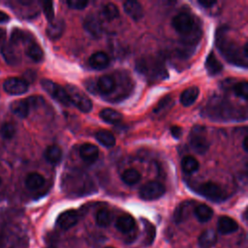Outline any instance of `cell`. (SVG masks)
<instances>
[{"instance_id":"4","label":"cell","mask_w":248,"mask_h":248,"mask_svg":"<svg viewBox=\"0 0 248 248\" xmlns=\"http://www.w3.org/2000/svg\"><path fill=\"white\" fill-rule=\"evenodd\" d=\"M66 92L70 98L71 104L75 105L80 111L89 112L92 108V102L88 96L75 85H67Z\"/></svg>"},{"instance_id":"5","label":"cell","mask_w":248,"mask_h":248,"mask_svg":"<svg viewBox=\"0 0 248 248\" xmlns=\"http://www.w3.org/2000/svg\"><path fill=\"white\" fill-rule=\"evenodd\" d=\"M189 142L194 151L199 154L205 153L209 148V142L205 136V131L202 126L196 125L192 128Z\"/></svg>"},{"instance_id":"45","label":"cell","mask_w":248,"mask_h":248,"mask_svg":"<svg viewBox=\"0 0 248 248\" xmlns=\"http://www.w3.org/2000/svg\"><path fill=\"white\" fill-rule=\"evenodd\" d=\"M105 248H113V247H105Z\"/></svg>"},{"instance_id":"14","label":"cell","mask_w":248,"mask_h":248,"mask_svg":"<svg viewBox=\"0 0 248 248\" xmlns=\"http://www.w3.org/2000/svg\"><path fill=\"white\" fill-rule=\"evenodd\" d=\"M124 12L134 20H140L143 16L142 6L134 0H127L123 3Z\"/></svg>"},{"instance_id":"33","label":"cell","mask_w":248,"mask_h":248,"mask_svg":"<svg viewBox=\"0 0 248 248\" xmlns=\"http://www.w3.org/2000/svg\"><path fill=\"white\" fill-rule=\"evenodd\" d=\"M111 213L108 209H100L96 213V223L100 227H108L111 222Z\"/></svg>"},{"instance_id":"22","label":"cell","mask_w":248,"mask_h":248,"mask_svg":"<svg viewBox=\"0 0 248 248\" xmlns=\"http://www.w3.org/2000/svg\"><path fill=\"white\" fill-rule=\"evenodd\" d=\"M30 107L26 100H17L11 104V110L19 118H25L29 114Z\"/></svg>"},{"instance_id":"18","label":"cell","mask_w":248,"mask_h":248,"mask_svg":"<svg viewBox=\"0 0 248 248\" xmlns=\"http://www.w3.org/2000/svg\"><path fill=\"white\" fill-rule=\"evenodd\" d=\"M217 239V232L212 229H207L199 236V245L201 248H211L216 244Z\"/></svg>"},{"instance_id":"2","label":"cell","mask_w":248,"mask_h":248,"mask_svg":"<svg viewBox=\"0 0 248 248\" xmlns=\"http://www.w3.org/2000/svg\"><path fill=\"white\" fill-rule=\"evenodd\" d=\"M171 25L182 36L184 46H195L200 40L201 28L190 13L185 11L178 13L172 18Z\"/></svg>"},{"instance_id":"28","label":"cell","mask_w":248,"mask_h":248,"mask_svg":"<svg viewBox=\"0 0 248 248\" xmlns=\"http://www.w3.org/2000/svg\"><path fill=\"white\" fill-rule=\"evenodd\" d=\"M96 140L105 147H112L115 144V138L113 134L108 130H100L95 135Z\"/></svg>"},{"instance_id":"25","label":"cell","mask_w":248,"mask_h":248,"mask_svg":"<svg viewBox=\"0 0 248 248\" xmlns=\"http://www.w3.org/2000/svg\"><path fill=\"white\" fill-rule=\"evenodd\" d=\"M100 117L107 123H109V124H117L119 123L123 116L120 112H118L117 110L115 109H112V108H104L103 110H101L100 112Z\"/></svg>"},{"instance_id":"19","label":"cell","mask_w":248,"mask_h":248,"mask_svg":"<svg viewBox=\"0 0 248 248\" xmlns=\"http://www.w3.org/2000/svg\"><path fill=\"white\" fill-rule=\"evenodd\" d=\"M116 86L115 80L113 79L112 77L110 76H102L97 82V88L102 94H110L111 92L114 91Z\"/></svg>"},{"instance_id":"29","label":"cell","mask_w":248,"mask_h":248,"mask_svg":"<svg viewBox=\"0 0 248 248\" xmlns=\"http://www.w3.org/2000/svg\"><path fill=\"white\" fill-rule=\"evenodd\" d=\"M199 162L193 156H186L181 161L182 170L187 174H192L199 170Z\"/></svg>"},{"instance_id":"3","label":"cell","mask_w":248,"mask_h":248,"mask_svg":"<svg viewBox=\"0 0 248 248\" xmlns=\"http://www.w3.org/2000/svg\"><path fill=\"white\" fill-rule=\"evenodd\" d=\"M205 114L214 120H246V110L236 108L227 100L219 98L208 103L205 108Z\"/></svg>"},{"instance_id":"9","label":"cell","mask_w":248,"mask_h":248,"mask_svg":"<svg viewBox=\"0 0 248 248\" xmlns=\"http://www.w3.org/2000/svg\"><path fill=\"white\" fill-rule=\"evenodd\" d=\"M4 90L11 95H21L28 90V83L18 78H10L4 81Z\"/></svg>"},{"instance_id":"20","label":"cell","mask_w":248,"mask_h":248,"mask_svg":"<svg viewBox=\"0 0 248 248\" xmlns=\"http://www.w3.org/2000/svg\"><path fill=\"white\" fill-rule=\"evenodd\" d=\"M200 89L197 86H191L185 89L180 95V103L184 107H189L195 103L197 98L199 97Z\"/></svg>"},{"instance_id":"37","label":"cell","mask_w":248,"mask_h":248,"mask_svg":"<svg viewBox=\"0 0 248 248\" xmlns=\"http://www.w3.org/2000/svg\"><path fill=\"white\" fill-rule=\"evenodd\" d=\"M43 11L44 14L48 20V22L52 21L55 16H54V9H53V3L51 1H45L43 3Z\"/></svg>"},{"instance_id":"35","label":"cell","mask_w":248,"mask_h":248,"mask_svg":"<svg viewBox=\"0 0 248 248\" xmlns=\"http://www.w3.org/2000/svg\"><path fill=\"white\" fill-rule=\"evenodd\" d=\"M1 135L4 139L6 140H10L12 139L15 135H16V126L11 123V122H6L2 125L1 127Z\"/></svg>"},{"instance_id":"32","label":"cell","mask_w":248,"mask_h":248,"mask_svg":"<svg viewBox=\"0 0 248 248\" xmlns=\"http://www.w3.org/2000/svg\"><path fill=\"white\" fill-rule=\"evenodd\" d=\"M2 54L4 59L9 63V64H16L18 61V56L17 53L16 52L14 46L12 44L10 45H5L2 46Z\"/></svg>"},{"instance_id":"31","label":"cell","mask_w":248,"mask_h":248,"mask_svg":"<svg viewBox=\"0 0 248 248\" xmlns=\"http://www.w3.org/2000/svg\"><path fill=\"white\" fill-rule=\"evenodd\" d=\"M143 226H144V237H143V244L144 245H151L152 242L155 239L156 235V230L155 227L148 221L143 220Z\"/></svg>"},{"instance_id":"36","label":"cell","mask_w":248,"mask_h":248,"mask_svg":"<svg viewBox=\"0 0 248 248\" xmlns=\"http://www.w3.org/2000/svg\"><path fill=\"white\" fill-rule=\"evenodd\" d=\"M233 91H234V94L243 99L244 101L247 100V94H248V84L246 81H241V82H238L235 84L234 88H233Z\"/></svg>"},{"instance_id":"6","label":"cell","mask_w":248,"mask_h":248,"mask_svg":"<svg viewBox=\"0 0 248 248\" xmlns=\"http://www.w3.org/2000/svg\"><path fill=\"white\" fill-rule=\"evenodd\" d=\"M41 85L53 99H55L63 106L69 107L71 105V101L66 90L57 83L53 82L52 80L45 78L41 81Z\"/></svg>"},{"instance_id":"10","label":"cell","mask_w":248,"mask_h":248,"mask_svg":"<svg viewBox=\"0 0 248 248\" xmlns=\"http://www.w3.org/2000/svg\"><path fill=\"white\" fill-rule=\"evenodd\" d=\"M78 222V214L76 210H66L62 212L56 221L57 226L62 230H69Z\"/></svg>"},{"instance_id":"42","label":"cell","mask_w":248,"mask_h":248,"mask_svg":"<svg viewBox=\"0 0 248 248\" xmlns=\"http://www.w3.org/2000/svg\"><path fill=\"white\" fill-rule=\"evenodd\" d=\"M242 148L245 152L248 151V138L246 136L242 140Z\"/></svg>"},{"instance_id":"7","label":"cell","mask_w":248,"mask_h":248,"mask_svg":"<svg viewBox=\"0 0 248 248\" xmlns=\"http://www.w3.org/2000/svg\"><path fill=\"white\" fill-rule=\"evenodd\" d=\"M166 192L165 186L157 181H149L141 186L139 195L144 201H154L161 198Z\"/></svg>"},{"instance_id":"41","label":"cell","mask_w":248,"mask_h":248,"mask_svg":"<svg viewBox=\"0 0 248 248\" xmlns=\"http://www.w3.org/2000/svg\"><path fill=\"white\" fill-rule=\"evenodd\" d=\"M9 19H10L9 16H8L7 14H5L4 12H1V11H0V23L7 22Z\"/></svg>"},{"instance_id":"17","label":"cell","mask_w":248,"mask_h":248,"mask_svg":"<svg viewBox=\"0 0 248 248\" xmlns=\"http://www.w3.org/2000/svg\"><path fill=\"white\" fill-rule=\"evenodd\" d=\"M135 227H136L135 219L129 214L120 216L115 222V228L123 233H129L133 232L135 230Z\"/></svg>"},{"instance_id":"27","label":"cell","mask_w":248,"mask_h":248,"mask_svg":"<svg viewBox=\"0 0 248 248\" xmlns=\"http://www.w3.org/2000/svg\"><path fill=\"white\" fill-rule=\"evenodd\" d=\"M26 54L30 59H32L35 62H41L44 58V51L41 48L39 45L36 43L30 41L27 43V47H26Z\"/></svg>"},{"instance_id":"1","label":"cell","mask_w":248,"mask_h":248,"mask_svg":"<svg viewBox=\"0 0 248 248\" xmlns=\"http://www.w3.org/2000/svg\"><path fill=\"white\" fill-rule=\"evenodd\" d=\"M215 44L222 56L231 64L247 68L248 44L239 46L230 35L226 27H221L216 32Z\"/></svg>"},{"instance_id":"26","label":"cell","mask_w":248,"mask_h":248,"mask_svg":"<svg viewBox=\"0 0 248 248\" xmlns=\"http://www.w3.org/2000/svg\"><path fill=\"white\" fill-rule=\"evenodd\" d=\"M194 214H195L196 218L198 219V221L204 223L211 219V217L213 215V210L208 205L202 203V204H199L195 207Z\"/></svg>"},{"instance_id":"13","label":"cell","mask_w":248,"mask_h":248,"mask_svg":"<svg viewBox=\"0 0 248 248\" xmlns=\"http://www.w3.org/2000/svg\"><path fill=\"white\" fill-rule=\"evenodd\" d=\"M217 230L222 234H230L238 230V224L229 216H221L217 223Z\"/></svg>"},{"instance_id":"12","label":"cell","mask_w":248,"mask_h":248,"mask_svg":"<svg viewBox=\"0 0 248 248\" xmlns=\"http://www.w3.org/2000/svg\"><path fill=\"white\" fill-rule=\"evenodd\" d=\"M84 29L93 37L99 38L102 34V24L99 18L94 15H89L83 21Z\"/></svg>"},{"instance_id":"15","label":"cell","mask_w":248,"mask_h":248,"mask_svg":"<svg viewBox=\"0 0 248 248\" xmlns=\"http://www.w3.org/2000/svg\"><path fill=\"white\" fill-rule=\"evenodd\" d=\"M79 156L84 162L94 163L99 156L98 147L89 142L83 143L79 147Z\"/></svg>"},{"instance_id":"8","label":"cell","mask_w":248,"mask_h":248,"mask_svg":"<svg viewBox=\"0 0 248 248\" xmlns=\"http://www.w3.org/2000/svg\"><path fill=\"white\" fill-rule=\"evenodd\" d=\"M199 193L205 199L212 202H222L226 199L225 192L222 190V188L218 184L211 181L201 184L199 187Z\"/></svg>"},{"instance_id":"34","label":"cell","mask_w":248,"mask_h":248,"mask_svg":"<svg viewBox=\"0 0 248 248\" xmlns=\"http://www.w3.org/2000/svg\"><path fill=\"white\" fill-rule=\"evenodd\" d=\"M103 14L107 19L112 20V19H115L118 17L119 10L115 4L108 3L103 8Z\"/></svg>"},{"instance_id":"11","label":"cell","mask_w":248,"mask_h":248,"mask_svg":"<svg viewBox=\"0 0 248 248\" xmlns=\"http://www.w3.org/2000/svg\"><path fill=\"white\" fill-rule=\"evenodd\" d=\"M65 30V22L62 18H54L52 21L48 22L46 33L50 40L59 39Z\"/></svg>"},{"instance_id":"39","label":"cell","mask_w":248,"mask_h":248,"mask_svg":"<svg viewBox=\"0 0 248 248\" xmlns=\"http://www.w3.org/2000/svg\"><path fill=\"white\" fill-rule=\"evenodd\" d=\"M170 134L174 139H179L182 135V129L178 126H172L170 128Z\"/></svg>"},{"instance_id":"38","label":"cell","mask_w":248,"mask_h":248,"mask_svg":"<svg viewBox=\"0 0 248 248\" xmlns=\"http://www.w3.org/2000/svg\"><path fill=\"white\" fill-rule=\"evenodd\" d=\"M66 4L71 9L83 10L88 5V1L87 0H68Z\"/></svg>"},{"instance_id":"30","label":"cell","mask_w":248,"mask_h":248,"mask_svg":"<svg viewBox=\"0 0 248 248\" xmlns=\"http://www.w3.org/2000/svg\"><path fill=\"white\" fill-rule=\"evenodd\" d=\"M121 178L127 185H134L140 181V174L135 169H127L123 171Z\"/></svg>"},{"instance_id":"44","label":"cell","mask_w":248,"mask_h":248,"mask_svg":"<svg viewBox=\"0 0 248 248\" xmlns=\"http://www.w3.org/2000/svg\"><path fill=\"white\" fill-rule=\"evenodd\" d=\"M1 182H2V180H1V177H0V184H1Z\"/></svg>"},{"instance_id":"16","label":"cell","mask_w":248,"mask_h":248,"mask_svg":"<svg viewBox=\"0 0 248 248\" xmlns=\"http://www.w3.org/2000/svg\"><path fill=\"white\" fill-rule=\"evenodd\" d=\"M89 65L95 70H104L109 65V58L104 51H96L89 58Z\"/></svg>"},{"instance_id":"43","label":"cell","mask_w":248,"mask_h":248,"mask_svg":"<svg viewBox=\"0 0 248 248\" xmlns=\"http://www.w3.org/2000/svg\"><path fill=\"white\" fill-rule=\"evenodd\" d=\"M5 37H6V33H5V30H3V29H0V45L4 43V41H5Z\"/></svg>"},{"instance_id":"21","label":"cell","mask_w":248,"mask_h":248,"mask_svg":"<svg viewBox=\"0 0 248 248\" xmlns=\"http://www.w3.org/2000/svg\"><path fill=\"white\" fill-rule=\"evenodd\" d=\"M205 69L209 76L213 77L221 73L223 69V65L218 61L213 52H210L205 60Z\"/></svg>"},{"instance_id":"24","label":"cell","mask_w":248,"mask_h":248,"mask_svg":"<svg viewBox=\"0 0 248 248\" xmlns=\"http://www.w3.org/2000/svg\"><path fill=\"white\" fill-rule=\"evenodd\" d=\"M46 160L52 165H57L62 159V150L57 145H49L45 151Z\"/></svg>"},{"instance_id":"40","label":"cell","mask_w":248,"mask_h":248,"mask_svg":"<svg viewBox=\"0 0 248 248\" xmlns=\"http://www.w3.org/2000/svg\"><path fill=\"white\" fill-rule=\"evenodd\" d=\"M198 3L203 8H210L211 6L216 4V1H213V0H200V1H198Z\"/></svg>"},{"instance_id":"23","label":"cell","mask_w":248,"mask_h":248,"mask_svg":"<svg viewBox=\"0 0 248 248\" xmlns=\"http://www.w3.org/2000/svg\"><path fill=\"white\" fill-rule=\"evenodd\" d=\"M45 184V178L38 172H31L25 178V186L29 190H38Z\"/></svg>"}]
</instances>
